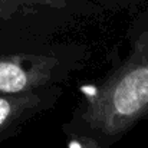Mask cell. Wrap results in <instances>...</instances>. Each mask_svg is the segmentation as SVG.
I'll return each instance as SVG.
<instances>
[{"label":"cell","mask_w":148,"mask_h":148,"mask_svg":"<svg viewBox=\"0 0 148 148\" xmlns=\"http://www.w3.org/2000/svg\"><path fill=\"white\" fill-rule=\"evenodd\" d=\"M25 4H38V6H46L52 9H63L66 7V0H16Z\"/></svg>","instance_id":"5"},{"label":"cell","mask_w":148,"mask_h":148,"mask_svg":"<svg viewBox=\"0 0 148 148\" xmlns=\"http://www.w3.org/2000/svg\"><path fill=\"white\" fill-rule=\"evenodd\" d=\"M62 59L49 55L0 56V95H22L39 91L62 76Z\"/></svg>","instance_id":"2"},{"label":"cell","mask_w":148,"mask_h":148,"mask_svg":"<svg viewBox=\"0 0 148 148\" xmlns=\"http://www.w3.org/2000/svg\"><path fill=\"white\" fill-rule=\"evenodd\" d=\"M25 3L16 0H0V20H7L14 17L17 13L25 10Z\"/></svg>","instance_id":"4"},{"label":"cell","mask_w":148,"mask_h":148,"mask_svg":"<svg viewBox=\"0 0 148 148\" xmlns=\"http://www.w3.org/2000/svg\"><path fill=\"white\" fill-rule=\"evenodd\" d=\"M45 95L48 94L40 91L22 95H0V132L43 108Z\"/></svg>","instance_id":"3"},{"label":"cell","mask_w":148,"mask_h":148,"mask_svg":"<svg viewBox=\"0 0 148 148\" xmlns=\"http://www.w3.org/2000/svg\"><path fill=\"white\" fill-rule=\"evenodd\" d=\"M148 115V26L132 40L125 60L81 105L75 128L102 145L122 138Z\"/></svg>","instance_id":"1"}]
</instances>
